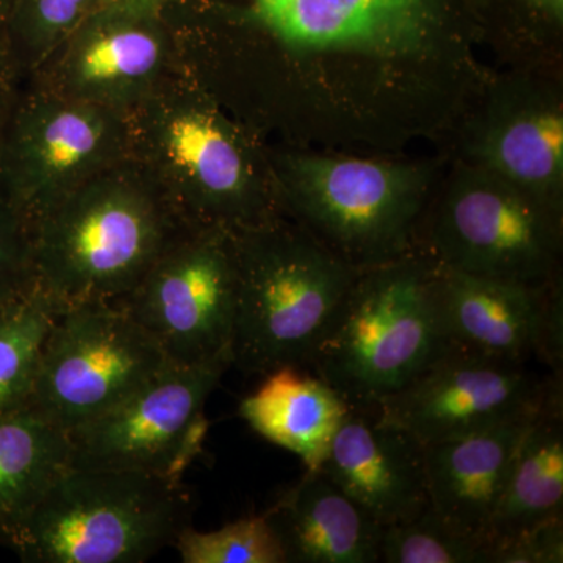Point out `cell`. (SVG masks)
Instances as JSON below:
<instances>
[{"instance_id": "3957f363", "label": "cell", "mask_w": 563, "mask_h": 563, "mask_svg": "<svg viewBox=\"0 0 563 563\" xmlns=\"http://www.w3.org/2000/svg\"><path fill=\"white\" fill-rule=\"evenodd\" d=\"M439 262L407 254L362 268L309 372L350 407H373L451 351L437 298Z\"/></svg>"}, {"instance_id": "9a60e30c", "label": "cell", "mask_w": 563, "mask_h": 563, "mask_svg": "<svg viewBox=\"0 0 563 563\" xmlns=\"http://www.w3.org/2000/svg\"><path fill=\"white\" fill-rule=\"evenodd\" d=\"M318 470L383 526L429 506L424 444L376 407H350Z\"/></svg>"}, {"instance_id": "ffe728a7", "label": "cell", "mask_w": 563, "mask_h": 563, "mask_svg": "<svg viewBox=\"0 0 563 563\" xmlns=\"http://www.w3.org/2000/svg\"><path fill=\"white\" fill-rule=\"evenodd\" d=\"M483 168L558 211L563 117L558 106L517 101L496 110L481 140Z\"/></svg>"}, {"instance_id": "4fadbf2b", "label": "cell", "mask_w": 563, "mask_h": 563, "mask_svg": "<svg viewBox=\"0 0 563 563\" xmlns=\"http://www.w3.org/2000/svg\"><path fill=\"white\" fill-rule=\"evenodd\" d=\"M437 298L451 350L517 363H542L562 376L563 317L550 284L473 276L440 265Z\"/></svg>"}, {"instance_id": "7a4b0ae2", "label": "cell", "mask_w": 563, "mask_h": 563, "mask_svg": "<svg viewBox=\"0 0 563 563\" xmlns=\"http://www.w3.org/2000/svg\"><path fill=\"white\" fill-rule=\"evenodd\" d=\"M236 312L232 366L244 374L309 369L362 268L306 228L277 218L232 232Z\"/></svg>"}, {"instance_id": "5b68a950", "label": "cell", "mask_w": 563, "mask_h": 563, "mask_svg": "<svg viewBox=\"0 0 563 563\" xmlns=\"http://www.w3.org/2000/svg\"><path fill=\"white\" fill-rule=\"evenodd\" d=\"M131 158L188 228L244 231L274 220L242 141L166 80L129 113Z\"/></svg>"}, {"instance_id": "f1b7e54d", "label": "cell", "mask_w": 563, "mask_h": 563, "mask_svg": "<svg viewBox=\"0 0 563 563\" xmlns=\"http://www.w3.org/2000/svg\"><path fill=\"white\" fill-rule=\"evenodd\" d=\"M20 74L14 69L5 47L0 44V146L20 98Z\"/></svg>"}, {"instance_id": "f546056e", "label": "cell", "mask_w": 563, "mask_h": 563, "mask_svg": "<svg viewBox=\"0 0 563 563\" xmlns=\"http://www.w3.org/2000/svg\"><path fill=\"white\" fill-rule=\"evenodd\" d=\"M166 3H168V0H92L91 11H111V13L132 14V16L161 18Z\"/></svg>"}, {"instance_id": "d6a6232c", "label": "cell", "mask_w": 563, "mask_h": 563, "mask_svg": "<svg viewBox=\"0 0 563 563\" xmlns=\"http://www.w3.org/2000/svg\"><path fill=\"white\" fill-rule=\"evenodd\" d=\"M543 3H547L550 9H553L554 11H558V13H561L563 0H542Z\"/></svg>"}, {"instance_id": "484cf974", "label": "cell", "mask_w": 563, "mask_h": 563, "mask_svg": "<svg viewBox=\"0 0 563 563\" xmlns=\"http://www.w3.org/2000/svg\"><path fill=\"white\" fill-rule=\"evenodd\" d=\"M174 547L184 563H287L279 539L263 514L209 532L187 526Z\"/></svg>"}, {"instance_id": "30bf717a", "label": "cell", "mask_w": 563, "mask_h": 563, "mask_svg": "<svg viewBox=\"0 0 563 563\" xmlns=\"http://www.w3.org/2000/svg\"><path fill=\"white\" fill-rule=\"evenodd\" d=\"M229 361L166 366L150 383L69 432L73 468L152 474L181 483L201 454L206 404Z\"/></svg>"}, {"instance_id": "d6986e66", "label": "cell", "mask_w": 563, "mask_h": 563, "mask_svg": "<svg viewBox=\"0 0 563 563\" xmlns=\"http://www.w3.org/2000/svg\"><path fill=\"white\" fill-rule=\"evenodd\" d=\"M347 406L309 369L280 368L240 404V415L258 435L318 470Z\"/></svg>"}, {"instance_id": "d4e9b609", "label": "cell", "mask_w": 563, "mask_h": 563, "mask_svg": "<svg viewBox=\"0 0 563 563\" xmlns=\"http://www.w3.org/2000/svg\"><path fill=\"white\" fill-rule=\"evenodd\" d=\"M380 562L490 563V543L455 531L429 503L410 520L384 526Z\"/></svg>"}, {"instance_id": "ac0fdd59", "label": "cell", "mask_w": 563, "mask_h": 563, "mask_svg": "<svg viewBox=\"0 0 563 563\" xmlns=\"http://www.w3.org/2000/svg\"><path fill=\"white\" fill-rule=\"evenodd\" d=\"M263 515L287 563H379L384 526L320 470H307Z\"/></svg>"}, {"instance_id": "44dd1931", "label": "cell", "mask_w": 563, "mask_h": 563, "mask_svg": "<svg viewBox=\"0 0 563 563\" xmlns=\"http://www.w3.org/2000/svg\"><path fill=\"white\" fill-rule=\"evenodd\" d=\"M69 432L27 406L0 417V543L73 468Z\"/></svg>"}, {"instance_id": "7c38bea8", "label": "cell", "mask_w": 563, "mask_h": 563, "mask_svg": "<svg viewBox=\"0 0 563 563\" xmlns=\"http://www.w3.org/2000/svg\"><path fill=\"white\" fill-rule=\"evenodd\" d=\"M559 391L562 376L537 372L531 363L451 350L373 407L385 421L431 444L539 412Z\"/></svg>"}, {"instance_id": "5bb4252c", "label": "cell", "mask_w": 563, "mask_h": 563, "mask_svg": "<svg viewBox=\"0 0 563 563\" xmlns=\"http://www.w3.org/2000/svg\"><path fill=\"white\" fill-rule=\"evenodd\" d=\"M168 57L161 18L91 11L31 79L131 113L165 81Z\"/></svg>"}, {"instance_id": "cb8c5ba5", "label": "cell", "mask_w": 563, "mask_h": 563, "mask_svg": "<svg viewBox=\"0 0 563 563\" xmlns=\"http://www.w3.org/2000/svg\"><path fill=\"white\" fill-rule=\"evenodd\" d=\"M92 0H14L3 44L21 79L31 77L90 14Z\"/></svg>"}, {"instance_id": "52a82bcc", "label": "cell", "mask_w": 563, "mask_h": 563, "mask_svg": "<svg viewBox=\"0 0 563 563\" xmlns=\"http://www.w3.org/2000/svg\"><path fill=\"white\" fill-rule=\"evenodd\" d=\"M302 228L358 268L410 254L422 181L393 163L340 157H296L285 181Z\"/></svg>"}, {"instance_id": "277c9868", "label": "cell", "mask_w": 563, "mask_h": 563, "mask_svg": "<svg viewBox=\"0 0 563 563\" xmlns=\"http://www.w3.org/2000/svg\"><path fill=\"white\" fill-rule=\"evenodd\" d=\"M191 509L176 481L70 468L7 544L25 563H141L174 547Z\"/></svg>"}, {"instance_id": "7402d4cb", "label": "cell", "mask_w": 563, "mask_h": 563, "mask_svg": "<svg viewBox=\"0 0 563 563\" xmlns=\"http://www.w3.org/2000/svg\"><path fill=\"white\" fill-rule=\"evenodd\" d=\"M563 518V391L555 393L526 432L493 517V544Z\"/></svg>"}, {"instance_id": "2e32d148", "label": "cell", "mask_w": 563, "mask_h": 563, "mask_svg": "<svg viewBox=\"0 0 563 563\" xmlns=\"http://www.w3.org/2000/svg\"><path fill=\"white\" fill-rule=\"evenodd\" d=\"M255 16L307 52L407 54L429 29L426 0H277Z\"/></svg>"}, {"instance_id": "ba28073f", "label": "cell", "mask_w": 563, "mask_h": 563, "mask_svg": "<svg viewBox=\"0 0 563 563\" xmlns=\"http://www.w3.org/2000/svg\"><path fill=\"white\" fill-rule=\"evenodd\" d=\"M168 365L157 343L118 303L63 307L44 344L29 406L70 432Z\"/></svg>"}, {"instance_id": "1f68e13d", "label": "cell", "mask_w": 563, "mask_h": 563, "mask_svg": "<svg viewBox=\"0 0 563 563\" xmlns=\"http://www.w3.org/2000/svg\"><path fill=\"white\" fill-rule=\"evenodd\" d=\"M274 2H277V0H252V3H254V13L255 11L266 9V7L273 5Z\"/></svg>"}, {"instance_id": "9c48e42d", "label": "cell", "mask_w": 563, "mask_h": 563, "mask_svg": "<svg viewBox=\"0 0 563 563\" xmlns=\"http://www.w3.org/2000/svg\"><path fill=\"white\" fill-rule=\"evenodd\" d=\"M174 366L232 363L236 312L233 233L187 229L121 301Z\"/></svg>"}, {"instance_id": "e0dca14e", "label": "cell", "mask_w": 563, "mask_h": 563, "mask_svg": "<svg viewBox=\"0 0 563 563\" xmlns=\"http://www.w3.org/2000/svg\"><path fill=\"white\" fill-rule=\"evenodd\" d=\"M539 412L424 444L429 503L455 531L488 542L518 448Z\"/></svg>"}, {"instance_id": "4dcf8cb0", "label": "cell", "mask_w": 563, "mask_h": 563, "mask_svg": "<svg viewBox=\"0 0 563 563\" xmlns=\"http://www.w3.org/2000/svg\"><path fill=\"white\" fill-rule=\"evenodd\" d=\"M14 0H0V44H3V33H5L7 21H9L10 11L13 9Z\"/></svg>"}, {"instance_id": "603a6c76", "label": "cell", "mask_w": 563, "mask_h": 563, "mask_svg": "<svg viewBox=\"0 0 563 563\" xmlns=\"http://www.w3.org/2000/svg\"><path fill=\"white\" fill-rule=\"evenodd\" d=\"M60 303L36 285L0 307V417L29 406Z\"/></svg>"}, {"instance_id": "4316f807", "label": "cell", "mask_w": 563, "mask_h": 563, "mask_svg": "<svg viewBox=\"0 0 563 563\" xmlns=\"http://www.w3.org/2000/svg\"><path fill=\"white\" fill-rule=\"evenodd\" d=\"M36 285L35 222L0 180V307Z\"/></svg>"}, {"instance_id": "8992f818", "label": "cell", "mask_w": 563, "mask_h": 563, "mask_svg": "<svg viewBox=\"0 0 563 563\" xmlns=\"http://www.w3.org/2000/svg\"><path fill=\"white\" fill-rule=\"evenodd\" d=\"M131 161L129 113L35 84L21 90L0 146V180L33 222Z\"/></svg>"}, {"instance_id": "8fae6325", "label": "cell", "mask_w": 563, "mask_h": 563, "mask_svg": "<svg viewBox=\"0 0 563 563\" xmlns=\"http://www.w3.org/2000/svg\"><path fill=\"white\" fill-rule=\"evenodd\" d=\"M432 246V257L455 272L550 284L558 279L561 224L558 211L483 168L444 196Z\"/></svg>"}, {"instance_id": "83f0119b", "label": "cell", "mask_w": 563, "mask_h": 563, "mask_svg": "<svg viewBox=\"0 0 563 563\" xmlns=\"http://www.w3.org/2000/svg\"><path fill=\"white\" fill-rule=\"evenodd\" d=\"M563 518L493 544L490 563H562Z\"/></svg>"}, {"instance_id": "6da1fadb", "label": "cell", "mask_w": 563, "mask_h": 563, "mask_svg": "<svg viewBox=\"0 0 563 563\" xmlns=\"http://www.w3.org/2000/svg\"><path fill=\"white\" fill-rule=\"evenodd\" d=\"M187 229L131 158L36 218V284L62 307L121 301Z\"/></svg>"}]
</instances>
